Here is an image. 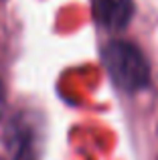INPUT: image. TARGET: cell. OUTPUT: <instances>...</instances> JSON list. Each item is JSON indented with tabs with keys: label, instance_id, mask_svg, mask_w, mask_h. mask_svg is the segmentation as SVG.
<instances>
[{
	"label": "cell",
	"instance_id": "6da1fadb",
	"mask_svg": "<svg viewBox=\"0 0 158 160\" xmlns=\"http://www.w3.org/2000/svg\"><path fill=\"white\" fill-rule=\"evenodd\" d=\"M103 61L110 71L111 79L122 89L138 91L150 81V67L146 57L136 45L126 41H114L106 47Z\"/></svg>",
	"mask_w": 158,
	"mask_h": 160
},
{
	"label": "cell",
	"instance_id": "3957f363",
	"mask_svg": "<svg viewBox=\"0 0 158 160\" xmlns=\"http://www.w3.org/2000/svg\"><path fill=\"white\" fill-rule=\"evenodd\" d=\"M4 103H6V95H4V87H2V83H0V116H2V112H4Z\"/></svg>",
	"mask_w": 158,
	"mask_h": 160
},
{
	"label": "cell",
	"instance_id": "7a4b0ae2",
	"mask_svg": "<svg viewBox=\"0 0 158 160\" xmlns=\"http://www.w3.org/2000/svg\"><path fill=\"white\" fill-rule=\"evenodd\" d=\"M134 2L132 0H95V14L99 22L107 28H124L132 18Z\"/></svg>",
	"mask_w": 158,
	"mask_h": 160
}]
</instances>
